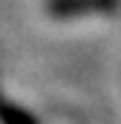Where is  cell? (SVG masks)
Instances as JSON below:
<instances>
[{"mask_svg":"<svg viewBox=\"0 0 121 124\" xmlns=\"http://www.w3.org/2000/svg\"><path fill=\"white\" fill-rule=\"evenodd\" d=\"M118 6V0H49L46 3V15L52 17H84V15H104L113 12Z\"/></svg>","mask_w":121,"mask_h":124,"instance_id":"obj_1","label":"cell"}]
</instances>
